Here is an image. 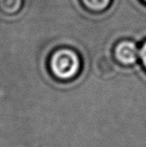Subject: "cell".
<instances>
[{"mask_svg": "<svg viewBox=\"0 0 146 147\" xmlns=\"http://www.w3.org/2000/svg\"><path fill=\"white\" fill-rule=\"evenodd\" d=\"M81 59L78 53L71 49L63 48L55 50L49 59V70L56 79L70 81L81 71Z\"/></svg>", "mask_w": 146, "mask_h": 147, "instance_id": "obj_1", "label": "cell"}, {"mask_svg": "<svg viewBox=\"0 0 146 147\" xmlns=\"http://www.w3.org/2000/svg\"><path fill=\"white\" fill-rule=\"evenodd\" d=\"M114 55L119 63L125 66H130L136 63L140 56V50L137 45L131 40H122L116 45Z\"/></svg>", "mask_w": 146, "mask_h": 147, "instance_id": "obj_2", "label": "cell"}, {"mask_svg": "<svg viewBox=\"0 0 146 147\" xmlns=\"http://www.w3.org/2000/svg\"><path fill=\"white\" fill-rule=\"evenodd\" d=\"M24 0H0V13L13 16L22 10Z\"/></svg>", "mask_w": 146, "mask_h": 147, "instance_id": "obj_3", "label": "cell"}, {"mask_svg": "<svg viewBox=\"0 0 146 147\" xmlns=\"http://www.w3.org/2000/svg\"><path fill=\"white\" fill-rule=\"evenodd\" d=\"M95 69L98 75L102 77H110L114 75V70H116L113 61L106 57H102L97 61Z\"/></svg>", "mask_w": 146, "mask_h": 147, "instance_id": "obj_4", "label": "cell"}, {"mask_svg": "<svg viewBox=\"0 0 146 147\" xmlns=\"http://www.w3.org/2000/svg\"><path fill=\"white\" fill-rule=\"evenodd\" d=\"M81 2L88 10L102 12L108 9L112 0H81Z\"/></svg>", "mask_w": 146, "mask_h": 147, "instance_id": "obj_5", "label": "cell"}, {"mask_svg": "<svg viewBox=\"0 0 146 147\" xmlns=\"http://www.w3.org/2000/svg\"><path fill=\"white\" fill-rule=\"evenodd\" d=\"M140 58H141V61L143 63L144 69L146 70V41L141 45V49H140Z\"/></svg>", "mask_w": 146, "mask_h": 147, "instance_id": "obj_6", "label": "cell"}, {"mask_svg": "<svg viewBox=\"0 0 146 147\" xmlns=\"http://www.w3.org/2000/svg\"><path fill=\"white\" fill-rule=\"evenodd\" d=\"M143 2H144L145 4H146V0H143Z\"/></svg>", "mask_w": 146, "mask_h": 147, "instance_id": "obj_7", "label": "cell"}]
</instances>
